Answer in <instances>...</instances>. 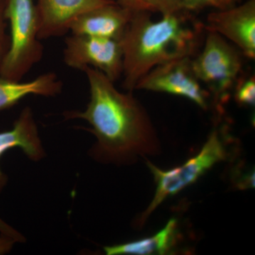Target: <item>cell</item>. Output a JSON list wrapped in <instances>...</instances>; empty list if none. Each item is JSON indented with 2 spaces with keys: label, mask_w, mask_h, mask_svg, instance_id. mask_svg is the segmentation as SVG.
<instances>
[{
  "label": "cell",
  "mask_w": 255,
  "mask_h": 255,
  "mask_svg": "<svg viewBox=\"0 0 255 255\" xmlns=\"http://www.w3.org/2000/svg\"><path fill=\"white\" fill-rule=\"evenodd\" d=\"M231 139L224 128H215L194 157L182 165L168 170L159 169L147 160V167L156 184L155 193L150 205L137 219V226H143L150 215L166 199L197 182L216 164L227 160L231 155L229 147Z\"/></svg>",
  "instance_id": "3"
},
{
  "label": "cell",
  "mask_w": 255,
  "mask_h": 255,
  "mask_svg": "<svg viewBox=\"0 0 255 255\" xmlns=\"http://www.w3.org/2000/svg\"><path fill=\"white\" fill-rule=\"evenodd\" d=\"M235 99L238 104L254 107L255 104V80L254 75L240 78L234 88Z\"/></svg>",
  "instance_id": "15"
},
{
  "label": "cell",
  "mask_w": 255,
  "mask_h": 255,
  "mask_svg": "<svg viewBox=\"0 0 255 255\" xmlns=\"http://www.w3.org/2000/svg\"><path fill=\"white\" fill-rule=\"evenodd\" d=\"M149 11L132 13L121 39L123 87L133 91L137 82L157 65L195 54L204 29L191 13L162 15L155 21Z\"/></svg>",
  "instance_id": "2"
},
{
  "label": "cell",
  "mask_w": 255,
  "mask_h": 255,
  "mask_svg": "<svg viewBox=\"0 0 255 255\" xmlns=\"http://www.w3.org/2000/svg\"><path fill=\"white\" fill-rule=\"evenodd\" d=\"M4 14L9 20L11 35L9 50L0 65V75L21 81L43 56L36 3L34 0H4Z\"/></svg>",
  "instance_id": "4"
},
{
  "label": "cell",
  "mask_w": 255,
  "mask_h": 255,
  "mask_svg": "<svg viewBox=\"0 0 255 255\" xmlns=\"http://www.w3.org/2000/svg\"><path fill=\"white\" fill-rule=\"evenodd\" d=\"M191 57L157 65L137 82L135 90L180 96L207 110L211 95L196 78Z\"/></svg>",
  "instance_id": "7"
},
{
  "label": "cell",
  "mask_w": 255,
  "mask_h": 255,
  "mask_svg": "<svg viewBox=\"0 0 255 255\" xmlns=\"http://www.w3.org/2000/svg\"><path fill=\"white\" fill-rule=\"evenodd\" d=\"M243 56L226 38L208 31L202 51L191 59L193 72L207 88L218 110L227 102L241 78Z\"/></svg>",
  "instance_id": "5"
},
{
  "label": "cell",
  "mask_w": 255,
  "mask_h": 255,
  "mask_svg": "<svg viewBox=\"0 0 255 255\" xmlns=\"http://www.w3.org/2000/svg\"><path fill=\"white\" fill-rule=\"evenodd\" d=\"M204 29L215 32L234 43L243 56L255 58V0L210 13Z\"/></svg>",
  "instance_id": "8"
},
{
  "label": "cell",
  "mask_w": 255,
  "mask_h": 255,
  "mask_svg": "<svg viewBox=\"0 0 255 255\" xmlns=\"http://www.w3.org/2000/svg\"><path fill=\"white\" fill-rule=\"evenodd\" d=\"M90 101L84 112H67L66 119H81L91 126L97 142L93 155L104 162L128 163L138 157L156 155L160 142L145 107L132 91H119L97 69L86 67Z\"/></svg>",
  "instance_id": "1"
},
{
  "label": "cell",
  "mask_w": 255,
  "mask_h": 255,
  "mask_svg": "<svg viewBox=\"0 0 255 255\" xmlns=\"http://www.w3.org/2000/svg\"><path fill=\"white\" fill-rule=\"evenodd\" d=\"M56 74L47 73L29 82L16 81L0 75V111L9 109L30 95L55 97L63 90Z\"/></svg>",
  "instance_id": "12"
},
{
  "label": "cell",
  "mask_w": 255,
  "mask_h": 255,
  "mask_svg": "<svg viewBox=\"0 0 255 255\" xmlns=\"http://www.w3.org/2000/svg\"><path fill=\"white\" fill-rule=\"evenodd\" d=\"M15 147H20L32 160H40L45 155L38 128L29 107L23 109L11 130L0 132V157L6 150ZM6 182V176L0 170V191Z\"/></svg>",
  "instance_id": "11"
},
{
  "label": "cell",
  "mask_w": 255,
  "mask_h": 255,
  "mask_svg": "<svg viewBox=\"0 0 255 255\" xmlns=\"http://www.w3.org/2000/svg\"><path fill=\"white\" fill-rule=\"evenodd\" d=\"M159 12L162 15L172 14L181 11V0H154Z\"/></svg>",
  "instance_id": "19"
},
{
  "label": "cell",
  "mask_w": 255,
  "mask_h": 255,
  "mask_svg": "<svg viewBox=\"0 0 255 255\" xmlns=\"http://www.w3.org/2000/svg\"><path fill=\"white\" fill-rule=\"evenodd\" d=\"M235 184L240 189H253L255 187V172L251 171L250 172H241L240 171L234 172Z\"/></svg>",
  "instance_id": "18"
},
{
  "label": "cell",
  "mask_w": 255,
  "mask_h": 255,
  "mask_svg": "<svg viewBox=\"0 0 255 255\" xmlns=\"http://www.w3.org/2000/svg\"><path fill=\"white\" fill-rule=\"evenodd\" d=\"M15 241L8 236L1 234L0 237V255L4 254L11 251Z\"/></svg>",
  "instance_id": "21"
},
{
  "label": "cell",
  "mask_w": 255,
  "mask_h": 255,
  "mask_svg": "<svg viewBox=\"0 0 255 255\" xmlns=\"http://www.w3.org/2000/svg\"><path fill=\"white\" fill-rule=\"evenodd\" d=\"M122 7L130 10L132 12L149 11L159 12L158 7L154 0H115Z\"/></svg>",
  "instance_id": "16"
},
{
  "label": "cell",
  "mask_w": 255,
  "mask_h": 255,
  "mask_svg": "<svg viewBox=\"0 0 255 255\" xmlns=\"http://www.w3.org/2000/svg\"><path fill=\"white\" fill-rule=\"evenodd\" d=\"M4 0H0V65L9 50L10 38L5 32Z\"/></svg>",
  "instance_id": "17"
},
{
  "label": "cell",
  "mask_w": 255,
  "mask_h": 255,
  "mask_svg": "<svg viewBox=\"0 0 255 255\" xmlns=\"http://www.w3.org/2000/svg\"><path fill=\"white\" fill-rule=\"evenodd\" d=\"M132 13L114 1L79 15L70 23L69 31H71L72 34L121 41Z\"/></svg>",
  "instance_id": "10"
},
{
  "label": "cell",
  "mask_w": 255,
  "mask_h": 255,
  "mask_svg": "<svg viewBox=\"0 0 255 255\" xmlns=\"http://www.w3.org/2000/svg\"><path fill=\"white\" fill-rule=\"evenodd\" d=\"M0 232L1 234L11 238L15 242H24L25 241V238L22 235L15 231L14 228H11L1 219H0Z\"/></svg>",
  "instance_id": "20"
},
{
  "label": "cell",
  "mask_w": 255,
  "mask_h": 255,
  "mask_svg": "<svg viewBox=\"0 0 255 255\" xmlns=\"http://www.w3.org/2000/svg\"><path fill=\"white\" fill-rule=\"evenodd\" d=\"M242 2V0H181V9L192 13L208 8L215 10L229 9Z\"/></svg>",
  "instance_id": "14"
},
{
  "label": "cell",
  "mask_w": 255,
  "mask_h": 255,
  "mask_svg": "<svg viewBox=\"0 0 255 255\" xmlns=\"http://www.w3.org/2000/svg\"><path fill=\"white\" fill-rule=\"evenodd\" d=\"M38 38L40 40L65 36L70 23L89 10L110 4L115 0H36Z\"/></svg>",
  "instance_id": "9"
},
{
  "label": "cell",
  "mask_w": 255,
  "mask_h": 255,
  "mask_svg": "<svg viewBox=\"0 0 255 255\" xmlns=\"http://www.w3.org/2000/svg\"><path fill=\"white\" fill-rule=\"evenodd\" d=\"M179 223L171 219L163 228L150 237L105 248L108 255L172 254L179 243Z\"/></svg>",
  "instance_id": "13"
},
{
  "label": "cell",
  "mask_w": 255,
  "mask_h": 255,
  "mask_svg": "<svg viewBox=\"0 0 255 255\" xmlns=\"http://www.w3.org/2000/svg\"><path fill=\"white\" fill-rule=\"evenodd\" d=\"M63 60L75 70L97 69L114 82L123 75V49L118 40L72 34L65 40Z\"/></svg>",
  "instance_id": "6"
}]
</instances>
